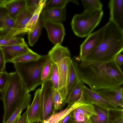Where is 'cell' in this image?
I'll use <instances>...</instances> for the list:
<instances>
[{
    "label": "cell",
    "instance_id": "obj_24",
    "mask_svg": "<svg viewBox=\"0 0 123 123\" xmlns=\"http://www.w3.org/2000/svg\"><path fill=\"white\" fill-rule=\"evenodd\" d=\"M94 106L97 115L89 117L91 122L92 123H107L108 118V111L96 105Z\"/></svg>",
    "mask_w": 123,
    "mask_h": 123
},
{
    "label": "cell",
    "instance_id": "obj_38",
    "mask_svg": "<svg viewBox=\"0 0 123 123\" xmlns=\"http://www.w3.org/2000/svg\"><path fill=\"white\" fill-rule=\"evenodd\" d=\"M9 73L4 70L0 72V92L1 94L4 92L7 84Z\"/></svg>",
    "mask_w": 123,
    "mask_h": 123
},
{
    "label": "cell",
    "instance_id": "obj_37",
    "mask_svg": "<svg viewBox=\"0 0 123 123\" xmlns=\"http://www.w3.org/2000/svg\"><path fill=\"white\" fill-rule=\"evenodd\" d=\"M44 0H26L27 9L33 14Z\"/></svg>",
    "mask_w": 123,
    "mask_h": 123
},
{
    "label": "cell",
    "instance_id": "obj_2",
    "mask_svg": "<svg viewBox=\"0 0 123 123\" xmlns=\"http://www.w3.org/2000/svg\"><path fill=\"white\" fill-rule=\"evenodd\" d=\"M103 39L98 46L82 61L106 63L115 60L123 50V30L111 21L106 24Z\"/></svg>",
    "mask_w": 123,
    "mask_h": 123
},
{
    "label": "cell",
    "instance_id": "obj_9",
    "mask_svg": "<svg viewBox=\"0 0 123 123\" xmlns=\"http://www.w3.org/2000/svg\"><path fill=\"white\" fill-rule=\"evenodd\" d=\"M83 88L85 98L93 105L107 111L117 109L119 107L105 99L97 91L92 90L84 85Z\"/></svg>",
    "mask_w": 123,
    "mask_h": 123
},
{
    "label": "cell",
    "instance_id": "obj_12",
    "mask_svg": "<svg viewBox=\"0 0 123 123\" xmlns=\"http://www.w3.org/2000/svg\"><path fill=\"white\" fill-rule=\"evenodd\" d=\"M71 58L66 57L57 64L59 78L58 91L65 101L66 100V90Z\"/></svg>",
    "mask_w": 123,
    "mask_h": 123
},
{
    "label": "cell",
    "instance_id": "obj_39",
    "mask_svg": "<svg viewBox=\"0 0 123 123\" xmlns=\"http://www.w3.org/2000/svg\"><path fill=\"white\" fill-rule=\"evenodd\" d=\"M6 63L4 54L0 47V72L4 70Z\"/></svg>",
    "mask_w": 123,
    "mask_h": 123
},
{
    "label": "cell",
    "instance_id": "obj_29",
    "mask_svg": "<svg viewBox=\"0 0 123 123\" xmlns=\"http://www.w3.org/2000/svg\"><path fill=\"white\" fill-rule=\"evenodd\" d=\"M47 1V0H44L33 14L26 27L27 32L31 30L37 22L44 8Z\"/></svg>",
    "mask_w": 123,
    "mask_h": 123
},
{
    "label": "cell",
    "instance_id": "obj_5",
    "mask_svg": "<svg viewBox=\"0 0 123 123\" xmlns=\"http://www.w3.org/2000/svg\"><path fill=\"white\" fill-rule=\"evenodd\" d=\"M103 15L102 10L75 14L71 23L74 33L80 37L88 36L98 25Z\"/></svg>",
    "mask_w": 123,
    "mask_h": 123
},
{
    "label": "cell",
    "instance_id": "obj_34",
    "mask_svg": "<svg viewBox=\"0 0 123 123\" xmlns=\"http://www.w3.org/2000/svg\"><path fill=\"white\" fill-rule=\"evenodd\" d=\"M9 16L6 8L4 6L0 5V32L3 34L6 29V21Z\"/></svg>",
    "mask_w": 123,
    "mask_h": 123
},
{
    "label": "cell",
    "instance_id": "obj_28",
    "mask_svg": "<svg viewBox=\"0 0 123 123\" xmlns=\"http://www.w3.org/2000/svg\"><path fill=\"white\" fill-rule=\"evenodd\" d=\"M108 118L107 123H123V108L108 110Z\"/></svg>",
    "mask_w": 123,
    "mask_h": 123
},
{
    "label": "cell",
    "instance_id": "obj_26",
    "mask_svg": "<svg viewBox=\"0 0 123 123\" xmlns=\"http://www.w3.org/2000/svg\"><path fill=\"white\" fill-rule=\"evenodd\" d=\"M41 55L34 52L31 49L12 60L11 62L13 63H25L35 61L39 60Z\"/></svg>",
    "mask_w": 123,
    "mask_h": 123
},
{
    "label": "cell",
    "instance_id": "obj_17",
    "mask_svg": "<svg viewBox=\"0 0 123 123\" xmlns=\"http://www.w3.org/2000/svg\"><path fill=\"white\" fill-rule=\"evenodd\" d=\"M48 55L50 59L56 64L66 57H71L70 52L68 48L62 46L60 44L55 45L49 51Z\"/></svg>",
    "mask_w": 123,
    "mask_h": 123
},
{
    "label": "cell",
    "instance_id": "obj_18",
    "mask_svg": "<svg viewBox=\"0 0 123 123\" xmlns=\"http://www.w3.org/2000/svg\"><path fill=\"white\" fill-rule=\"evenodd\" d=\"M4 6L8 10L9 16L15 20L27 7L26 0H8Z\"/></svg>",
    "mask_w": 123,
    "mask_h": 123
},
{
    "label": "cell",
    "instance_id": "obj_3",
    "mask_svg": "<svg viewBox=\"0 0 123 123\" xmlns=\"http://www.w3.org/2000/svg\"><path fill=\"white\" fill-rule=\"evenodd\" d=\"M28 93L16 72L9 73L7 84L1 94L4 112L2 123H6Z\"/></svg>",
    "mask_w": 123,
    "mask_h": 123
},
{
    "label": "cell",
    "instance_id": "obj_11",
    "mask_svg": "<svg viewBox=\"0 0 123 123\" xmlns=\"http://www.w3.org/2000/svg\"><path fill=\"white\" fill-rule=\"evenodd\" d=\"M97 91L107 100L118 106L123 108V88L121 86Z\"/></svg>",
    "mask_w": 123,
    "mask_h": 123
},
{
    "label": "cell",
    "instance_id": "obj_14",
    "mask_svg": "<svg viewBox=\"0 0 123 123\" xmlns=\"http://www.w3.org/2000/svg\"><path fill=\"white\" fill-rule=\"evenodd\" d=\"M0 47L3 51L6 62H11L15 58L31 50L26 43Z\"/></svg>",
    "mask_w": 123,
    "mask_h": 123
},
{
    "label": "cell",
    "instance_id": "obj_46",
    "mask_svg": "<svg viewBox=\"0 0 123 123\" xmlns=\"http://www.w3.org/2000/svg\"><path fill=\"white\" fill-rule=\"evenodd\" d=\"M85 123H92L91 122V121H90V120L89 119L88 120V121Z\"/></svg>",
    "mask_w": 123,
    "mask_h": 123
},
{
    "label": "cell",
    "instance_id": "obj_41",
    "mask_svg": "<svg viewBox=\"0 0 123 123\" xmlns=\"http://www.w3.org/2000/svg\"><path fill=\"white\" fill-rule=\"evenodd\" d=\"M72 111L68 114L58 123H67L71 118Z\"/></svg>",
    "mask_w": 123,
    "mask_h": 123
},
{
    "label": "cell",
    "instance_id": "obj_44",
    "mask_svg": "<svg viewBox=\"0 0 123 123\" xmlns=\"http://www.w3.org/2000/svg\"><path fill=\"white\" fill-rule=\"evenodd\" d=\"M67 123H74L72 121L71 118L67 122Z\"/></svg>",
    "mask_w": 123,
    "mask_h": 123
},
{
    "label": "cell",
    "instance_id": "obj_25",
    "mask_svg": "<svg viewBox=\"0 0 123 123\" xmlns=\"http://www.w3.org/2000/svg\"><path fill=\"white\" fill-rule=\"evenodd\" d=\"M75 109L89 117L97 115L94 105L88 102L85 98Z\"/></svg>",
    "mask_w": 123,
    "mask_h": 123
},
{
    "label": "cell",
    "instance_id": "obj_31",
    "mask_svg": "<svg viewBox=\"0 0 123 123\" xmlns=\"http://www.w3.org/2000/svg\"><path fill=\"white\" fill-rule=\"evenodd\" d=\"M84 12L102 10L103 5L99 0H82Z\"/></svg>",
    "mask_w": 123,
    "mask_h": 123
},
{
    "label": "cell",
    "instance_id": "obj_7",
    "mask_svg": "<svg viewBox=\"0 0 123 123\" xmlns=\"http://www.w3.org/2000/svg\"><path fill=\"white\" fill-rule=\"evenodd\" d=\"M106 24L96 31L91 34L80 46L79 58L83 61L89 54L96 49L103 40Z\"/></svg>",
    "mask_w": 123,
    "mask_h": 123
},
{
    "label": "cell",
    "instance_id": "obj_23",
    "mask_svg": "<svg viewBox=\"0 0 123 123\" xmlns=\"http://www.w3.org/2000/svg\"><path fill=\"white\" fill-rule=\"evenodd\" d=\"M24 38L6 35H0V46H10L26 43Z\"/></svg>",
    "mask_w": 123,
    "mask_h": 123
},
{
    "label": "cell",
    "instance_id": "obj_16",
    "mask_svg": "<svg viewBox=\"0 0 123 123\" xmlns=\"http://www.w3.org/2000/svg\"><path fill=\"white\" fill-rule=\"evenodd\" d=\"M80 81L76 62L74 59H71L69 65L66 87V100L72 90Z\"/></svg>",
    "mask_w": 123,
    "mask_h": 123
},
{
    "label": "cell",
    "instance_id": "obj_21",
    "mask_svg": "<svg viewBox=\"0 0 123 123\" xmlns=\"http://www.w3.org/2000/svg\"><path fill=\"white\" fill-rule=\"evenodd\" d=\"M84 85L81 81L72 90L67 98L66 103L69 107L75 103L85 98L83 92Z\"/></svg>",
    "mask_w": 123,
    "mask_h": 123
},
{
    "label": "cell",
    "instance_id": "obj_45",
    "mask_svg": "<svg viewBox=\"0 0 123 123\" xmlns=\"http://www.w3.org/2000/svg\"><path fill=\"white\" fill-rule=\"evenodd\" d=\"M32 123H43V122L39 121L38 122H34Z\"/></svg>",
    "mask_w": 123,
    "mask_h": 123
},
{
    "label": "cell",
    "instance_id": "obj_20",
    "mask_svg": "<svg viewBox=\"0 0 123 123\" xmlns=\"http://www.w3.org/2000/svg\"><path fill=\"white\" fill-rule=\"evenodd\" d=\"M84 99L58 112H55L43 121V123H58L82 103Z\"/></svg>",
    "mask_w": 123,
    "mask_h": 123
},
{
    "label": "cell",
    "instance_id": "obj_13",
    "mask_svg": "<svg viewBox=\"0 0 123 123\" xmlns=\"http://www.w3.org/2000/svg\"><path fill=\"white\" fill-rule=\"evenodd\" d=\"M109 20L123 30V0H111L109 3Z\"/></svg>",
    "mask_w": 123,
    "mask_h": 123
},
{
    "label": "cell",
    "instance_id": "obj_6",
    "mask_svg": "<svg viewBox=\"0 0 123 123\" xmlns=\"http://www.w3.org/2000/svg\"><path fill=\"white\" fill-rule=\"evenodd\" d=\"M42 121L55 113L53 94L54 89L50 80L43 82L41 88Z\"/></svg>",
    "mask_w": 123,
    "mask_h": 123
},
{
    "label": "cell",
    "instance_id": "obj_8",
    "mask_svg": "<svg viewBox=\"0 0 123 123\" xmlns=\"http://www.w3.org/2000/svg\"><path fill=\"white\" fill-rule=\"evenodd\" d=\"M41 92V88L36 90L32 103L31 105H28L27 107V123L42 121Z\"/></svg>",
    "mask_w": 123,
    "mask_h": 123
},
{
    "label": "cell",
    "instance_id": "obj_35",
    "mask_svg": "<svg viewBox=\"0 0 123 123\" xmlns=\"http://www.w3.org/2000/svg\"><path fill=\"white\" fill-rule=\"evenodd\" d=\"M75 108L72 111L71 118L73 123H85L87 122L89 117L78 111Z\"/></svg>",
    "mask_w": 123,
    "mask_h": 123
},
{
    "label": "cell",
    "instance_id": "obj_40",
    "mask_svg": "<svg viewBox=\"0 0 123 123\" xmlns=\"http://www.w3.org/2000/svg\"><path fill=\"white\" fill-rule=\"evenodd\" d=\"M115 60L119 66L120 67L122 66L123 63V55L122 52L119 53L117 55Z\"/></svg>",
    "mask_w": 123,
    "mask_h": 123
},
{
    "label": "cell",
    "instance_id": "obj_19",
    "mask_svg": "<svg viewBox=\"0 0 123 123\" xmlns=\"http://www.w3.org/2000/svg\"><path fill=\"white\" fill-rule=\"evenodd\" d=\"M32 15L26 9L17 16L15 20L17 35L27 32L26 27Z\"/></svg>",
    "mask_w": 123,
    "mask_h": 123
},
{
    "label": "cell",
    "instance_id": "obj_1",
    "mask_svg": "<svg viewBox=\"0 0 123 123\" xmlns=\"http://www.w3.org/2000/svg\"><path fill=\"white\" fill-rule=\"evenodd\" d=\"M81 81L94 91L121 86L123 84V71L116 60L106 63L81 61L73 59Z\"/></svg>",
    "mask_w": 123,
    "mask_h": 123
},
{
    "label": "cell",
    "instance_id": "obj_10",
    "mask_svg": "<svg viewBox=\"0 0 123 123\" xmlns=\"http://www.w3.org/2000/svg\"><path fill=\"white\" fill-rule=\"evenodd\" d=\"M43 27L46 29L49 38L54 44H61L65 34L64 26L61 23L43 21Z\"/></svg>",
    "mask_w": 123,
    "mask_h": 123
},
{
    "label": "cell",
    "instance_id": "obj_32",
    "mask_svg": "<svg viewBox=\"0 0 123 123\" xmlns=\"http://www.w3.org/2000/svg\"><path fill=\"white\" fill-rule=\"evenodd\" d=\"M53 98L55 113L56 111L61 110L66 103L58 90L54 89Z\"/></svg>",
    "mask_w": 123,
    "mask_h": 123
},
{
    "label": "cell",
    "instance_id": "obj_36",
    "mask_svg": "<svg viewBox=\"0 0 123 123\" xmlns=\"http://www.w3.org/2000/svg\"><path fill=\"white\" fill-rule=\"evenodd\" d=\"M50 81L52 83L54 89L55 90H58L59 83V78L57 65L56 63H54Z\"/></svg>",
    "mask_w": 123,
    "mask_h": 123
},
{
    "label": "cell",
    "instance_id": "obj_43",
    "mask_svg": "<svg viewBox=\"0 0 123 123\" xmlns=\"http://www.w3.org/2000/svg\"><path fill=\"white\" fill-rule=\"evenodd\" d=\"M21 116V114L19 115L13 123H17L19 120Z\"/></svg>",
    "mask_w": 123,
    "mask_h": 123
},
{
    "label": "cell",
    "instance_id": "obj_42",
    "mask_svg": "<svg viewBox=\"0 0 123 123\" xmlns=\"http://www.w3.org/2000/svg\"><path fill=\"white\" fill-rule=\"evenodd\" d=\"M27 113L26 111L22 115L17 123H27L26 122Z\"/></svg>",
    "mask_w": 123,
    "mask_h": 123
},
{
    "label": "cell",
    "instance_id": "obj_22",
    "mask_svg": "<svg viewBox=\"0 0 123 123\" xmlns=\"http://www.w3.org/2000/svg\"><path fill=\"white\" fill-rule=\"evenodd\" d=\"M43 21L41 14L39 19L33 28L28 32V39L30 45L32 46L38 40L41 34Z\"/></svg>",
    "mask_w": 123,
    "mask_h": 123
},
{
    "label": "cell",
    "instance_id": "obj_33",
    "mask_svg": "<svg viewBox=\"0 0 123 123\" xmlns=\"http://www.w3.org/2000/svg\"><path fill=\"white\" fill-rule=\"evenodd\" d=\"M73 0H50L46 3L44 9L61 8L66 7L68 3Z\"/></svg>",
    "mask_w": 123,
    "mask_h": 123
},
{
    "label": "cell",
    "instance_id": "obj_27",
    "mask_svg": "<svg viewBox=\"0 0 123 123\" xmlns=\"http://www.w3.org/2000/svg\"><path fill=\"white\" fill-rule=\"evenodd\" d=\"M31 95L29 93L27 94L23 102L19 107L10 117L5 123H13L22 111L30 104Z\"/></svg>",
    "mask_w": 123,
    "mask_h": 123
},
{
    "label": "cell",
    "instance_id": "obj_30",
    "mask_svg": "<svg viewBox=\"0 0 123 123\" xmlns=\"http://www.w3.org/2000/svg\"><path fill=\"white\" fill-rule=\"evenodd\" d=\"M54 64L49 57L44 64L42 71L41 79L43 83L50 80Z\"/></svg>",
    "mask_w": 123,
    "mask_h": 123
},
{
    "label": "cell",
    "instance_id": "obj_15",
    "mask_svg": "<svg viewBox=\"0 0 123 123\" xmlns=\"http://www.w3.org/2000/svg\"><path fill=\"white\" fill-rule=\"evenodd\" d=\"M41 16L43 21L62 23L66 19V7L61 8L44 9Z\"/></svg>",
    "mask_w": 123,
    "mask_h": 123
},
{
    "label": "cell",
    "instance_id": "obj_4",
    "mask_svg": "<svg viewBox=\"0 0 123 123\" xmlns=\"http://www.w3.org/2000/svg\"><path fill=\"white\" fill-rule=\"evenodd\" d=\"M49 58L48 55H41L39 60L36 61L14 63L16 71L28 93L43 83L41 79L42 71Z\"/></svg>",
    "mask_w": 123,
    "mask_h": 123
}]
</instances>
